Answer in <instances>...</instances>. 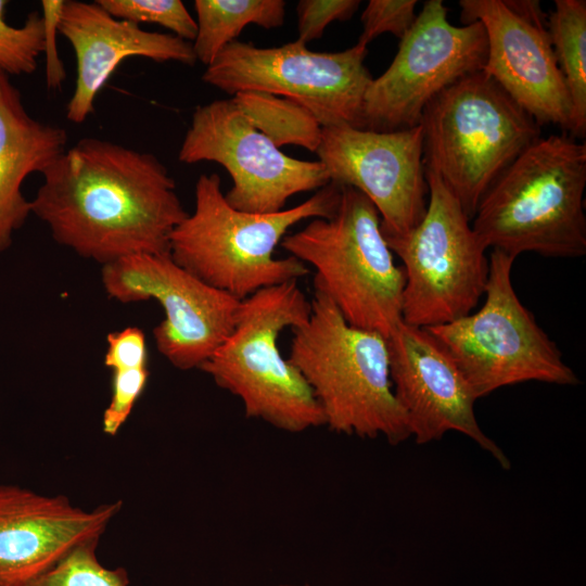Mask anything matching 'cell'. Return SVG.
Returning a JSON list of instances; mask_svg holds the SVG:
<instances>
[{"instance_id":"6da1fadb","label":"cell","mask_w":586,"mask_h":586,"mask_svg":"<svg viewBox=\"0 0 586 586\" xmlns=\"http://www.w3.org/2000/svg\"><path fill=\"white\" fill-rule=\"evenodd\" d=\"M31 214L52 238L102 266L138 254H169L188 213L166 166L152 153L84 138L42 173Z\"/></svg>"},{"instance_id":"7a4b0ae2","label":"cell","mask_w":586,"mask_h":586,"mask_svg":"<svg viewBox=\"0 0 586 586\" xmlns=\"http://www.w3.org/2000/svg\"><path fill=\"white\" fill-rule=\"evenodd\" d=\"M341 186L333 182L301 204L271 214L235 209L221 191L217 174L195 183L194 209L173 230L171 259L204 283L240 301L259 290L298 280L308 267L293 256L273 252L286 232L305 219L331 217Z\"/></svg>"},{"instance_id":"3957f363","label":"cell","mask_w":586,"mask_h":586,"mask_svg":"<svg viewBox=\"0 0 586 586\" xmlns=\"http://www.w3.org/2000/svg\"><path fill=\"white\" fill-rule=\"evenodd\" d=\"M586 144L562 132L539 138L493 182L472 228L486 249L517 258L586 255Z\"/></svg>"},{"instance_id":"277c9868","label":"cell","mask_w":586,"mask_h":586,"mask_svg":"<svg viewBox=\"0 0 586 586\" xmlns=\"http://www.w3.org/2000/svg\"><path fill=\"white\" fill-rule=\"evenodd\" d=\"M306 322L292 329L289 361L318 400L324 425L337 434L411 438L390 373L387 340L351 326L332 301L315 290Z\"/></svg>"},{"instance_id":"5b68a950","label":"cell","mask_w":586,"mask_h":586,"mask_svg":"<svg viewBox=\"0 0 586 586\" xmlns=\"http://www.w3.org/2000/svg\"><path fill=\"white\" fill-rule=\"evenodd\" d=\"M423 164L472 220L493 182L534 141L540 126L493 78L477 71L424 107Z\"/></svg>"},{"instance_id":"8992f818","label":"cell","mask_w":586,"mask_h":586,"mask_svg":"<svg viewBox=\"0 0 586 586\" xmlns=\"http://www.w3.org/2000/svg\"><path fill=\"white\" fill-rule=\"evenodd\" d=\"M310 309L297 280L257 291L241 301L232 332L200 370L238 397L247 418L289 433L323 426L310 386L278 344L281 332L306 322Z\"/></svg>"},{"instance_id":"52a82bcc","label":"cell","mask_w":586,"mask_h":586,"mask_svg":"<svg viewBox=\"0 0 586 586\" xmlns=\"http://www.w3.org/2000/svg\"><path fill=\"white\" fill-rule=\"evenodd\" d=\"M280 245L313 266L315 290L351 326L387 339L403 321L404 270L383 237L377 208L357 189L343 186L331 217L310 219Z\"/></svg>"},{"instance_id":"ba28073f","label":"cell","mask_w":586,"mask_h":586,"mask_svg":"<svg viewBox=\"0 0 586 586\" xmlns=\"http://www.w3.org/2000/svg\"><path fill=\"white\" fill-rule=\"evenodd\" d=\"M479 310L426 329L455 360L476 399L509 385L581 381L557 344L519 300L511 279L515 257L493 250Z\"/></svg>"},{"instance_id":"9c48e42d","label":"cell","mask_w":586,"mask_h":586,"mask_svg":"<svg viewBox=\"0 0 586 586\" xmlns=\"http://www.w3.org/2000/svg\"><path fill=\"white\" fill-rule=\"evenodd\" d=\"M422 220L405 234H383L405 275L402 319L431 328L473 311L485 293L489 258L471 219L440 178L425 170Z\"/></svg>"},{"instance_id":"30bf717a","label":"cell","mask_w":586,"mask_h":586,"mask_svg":"<svg viewBox=\"0 0 586 586\" xmlns=\"http://www.w3.org/2000/svg\"><path fill=\"white\" fill-rule=\"evenodd\" d=\"M367 46L315 52L297 39L260 48L234 40L206 66L204 82L234 95L263 92L289 99L309 111L322 127H361L366 90L372 80Z\"/></svg>"},{"instance_id":"8fae6325","label":"cell","mask_w":586,"mask_h":586,"mask_svg":"<svg viewBox=\"0 0 586 586\" xmlns=\"http://www.w3.org/2000/svg\"><path fill=\"white\" fill-rule=\"evenodd\" d=\"M486 50L480 22L454 26L442 0L424 2L399 39L390 66L369 84L360 128L387 132L418 126L434 97L463 76L482 71Z\"/></svg>"},{"instance_id":"7c38bea8","label":"cell","mask_w":586,"mask_h":586,"mask_svg":"<svg viewBox=\"0 0 586 586\" xmlns=\"http://www.w3.org/2000/svg\"><path fill=\"white\" fill-rule=\"evenodd\" d=\"M178 160L184 164L215 162L225 167L232 180L225 198L232 207L247 213L280 212L291 196L330 183L319 161L284 154L232 98L195 107Z\"/></svg>"},{"instance_id":"4fadbf2b","label":"cell","mask_w":586,"mask_h":586,"mask_svg":"<svg viewBox=\"0 0 586 586\" xmlns=\"http://www.w3.org/2000/svg\"><path fill=\"white\" fill-rule=\"evenodd\" d=\"M106 294L120 303L155 300L158 353L179 370L200 369L232 332L241 301L177 265L169 254L131 255L102 266Z\"/></svg>"},{"instance_id":"5bb4252c","label":"cell","mask_w":586,"mask_h":586,"mask_svg":"<svg viewBox=\"0 0 586 586\" xmlns=\"http://www.w3.org/2000/svg\"><path fill=\"white\" fill-rule=\"evenodd\" d=\"M316 153L330 182L355 188L370 200L383 234H405L422 220L429 186L420 125L387 132L322 127Z\"/></svg>"},{"instance_id":"9a60e30c","label":"cell","mask_w":586,"mask_h":586,"mask_svg":"<svg viewBox=\"0 0 586 586\" xmlns=\"http://www.w3.org/2000/svg\"><path fill=\"white\" fill-rule=\"evenodd\" d=\"M386 340L394 394L415 442L425 445L455 431L508 469V457L480 426L477 399L444 346L426 329L404 321Z\"/></svg>"},{"instance_id":"2e32d148","label":"cell","mask_w":586,"mask_h":586,"mask_svg":"<svg viewBox=\"0 0 586 586\" xmlns=\"http://www.w3.org/2000/svg\"><path fill=\"white\" fill-rule=\"evenodd\" d=\"M123 507L91 510L63 495L0 485V586H26L79 545L99 540Z\"/></svg>"},{"instance_id":"e0dca14e","label":"cell","mask_w":586,"mask_h":586,"mask_svg":"<svg viewBox=\"0 0 586 586\" xmlns=\"http://www.w3.org/2000/svg\"><path fill=\"white\" fill-rule=\"evenodd\" d=\"M463 24L480 22L486 34L482 71L535 122L571 131L572 106L547 27L531 24L502 0H460Z\"/></svg>"},{"instance_id":"ac0fdd59","label":"cell","mask_w":586,"mask_h":586,"mask_svg":"<svg viewBox=\"0 0 586 586\" xmlns=\"http://www.w3.org/2000/svg\"><path fill=\"white\" fill-rule=\"evenodd\" d=\"M58 29L76 55V84L66 105V118L75 124L84 123L93 112L97 94L123 60L140 56L189 66L196 62L192 42L115 18L97 1L65 0Z\"/></svg>"},{"instance_id":"d6986e66","label":"cell","mask_w":586,"mask_h":586,"mask_svg":"<svg viewBox=\"0 0 586 586\" xmlns=\"http://www.w3.org/2000/svg\"><path fill=\"white\" fill-rule=\"evenodd\" d=\"M67 140L64 128L28 114L21 91L0 69V255L31 214L22 192L24 180L42 174L65 151Z\"/></svg>"},{"instance_id":"ffe728a7","label":"cell","mask_w":586,"mask_h":586,"mask_svg":"<svg viewBox=\"0 0 586 586\" xmlns=\"http://www.w3.org/2000/svg\"><path fill=\"white\" fill-rule=\"evenodd\" d=\"M285 7L283 0H195L198 31L192 48L196 61L208 66L250 24L266 29L282 26Z\"/></svg>"},{"instance_id":"44dd1931","label":"cell","mask_w":586,"mask_h":586,"mask_svg":"<svg viewBox=\"0 0 586 586\" xmlns=\"http://www.w3.org/2000/svg\"><path fill=\"white\" fill-rule=\"evenodd\" d=\"M547 31L571 100L570 136L586 133V1L556 0Z\"/></svg>"},{"instance_id":"7402d4cb","label":"cell","mask_w":586,"mask_h":586,"mask_svg":"<svg viewBox=\"0 0 586 586\" xmlns=\"http://www.w3.org/2000/svg\"><path fill=\"white\" fill-rule=\"evenodd\" d=\"M232 99L253 125L278 148L295 144L316 153L322 126L302 105L263 92H240Z\"/></svg>"},{"instance_id":"603a6c76","label":"cell","mask_w":586,"mask_h":586,"mask_svg":"<svg viewBox=\"0 0 586 586\" xmlns=\"http://www.w3.org/2000/svg\"><path fill=\"white\" fill-rule=\"evenodd\" d=\"M98 543L79 545L26 586H128L124 569H109L99 561Z\"/></svg>"},{"instance_id":"cb8c5ba5","label":"cell","mask_w":586,"mask_h":586,"mask_svg":"<svg viewBox=\"0 0 586 586\" xmlns=\"http://www.w3.org/2000/svg\"><path fill=\"white\" fill-rule=\"evenodd\" d=\"M8 1L0 0V69L11 75H29L37 67V59L44 50L42 15L29 13L22 26L5 20Z\"/></svg>"},{"instance_id":"d4e9b609","label":"cell","mask_w":586,"mask_h":586,"mask_svg":"<svg viewBox=\"0 0 586 586\" xmlns=\"http://www.w3.org/2000/svg\"><path fill=\"white\" fill-rule=\"evenodd\" d=\"M97 2L115 18L137 25L156 24L190 42L196 36V21L180 0H97Z\"/></svg>"},{"instance_id":"484cf974","label":"cell","mask_w":586,"mask_h":586,"mask_svg":"<svg viewBox=\"0 0 586 586\" xmlns=\"http://www.w3.org/2000/svg\"><path fill=\"white\" fill-rule=\"evenodd\" d=\"M417 3L416 0H370L360 17L362 30L357 42L368 46L386 33L402 39L417 17Z\"/></svg>"},{"instance_id":"4316f807","label":"cell","mask_w":586,"mask_h":586,"mask_svg":"<svg viewBox=\"0 0 586 586\" xmlns=\"http://www.w3.org/2000/svg\"><path fill=\"white\" fill-rule=\"evenodd\" d=\"M112 372V396L102 417V430L110 436L116 435L126 423L149 379L148 367Z\"/></svg>"},{"instance_id":"83f0119b","label":"cell","mask_w":586,"mask_h":586,"mask_svg":"<svg viewBox=\"0 0 586 586\" xmlns=\"http://www.w3.org/2000/svg\"><path fill=\"white\" fill-rule=\"evenodd\" d=\"M358 0H301L296 7L297 40L307 43L320 39L326 27L347 21L357 11Z\"/></svg>"},{"instance_id":"f1b7e54d","label":"cell","mask_w":586,"mask_h":586,"mask_svg":"<svg viewBox=\"0 0 586 586\" xmlns=\"http://www.w3.org/2000/svg\"><path fill=\"white\" fill-rule=\"evenodd\" d=\"M104 365L111 370L146 367L145 334L137 327L111 332L106 336Z\"/></svg>"},{"instance_id":"f546056e","label":"cell","mask_w":586,"mask_h":586,"mask_svg":"<svg viewBox=\"0 0 586 586\" xmlns=\"http://www.w3.org/2000/svg\"><path fill=\"white\" fill-rule=\"evenodd\" d=\"M64 0H42L44 23L46 82L49 89H60L66 73L56 50V33Z\"/></svg>"},{"instance_id":"4dcf8cb0","label":"cell","mask_w":586,"mask_h":586,"mask_svg":"<svg viewBox=\"0 0 586 586\" xmlns=\"http://www.w3.org/2000/svg\"><path fill=\"white\" fill-rule=\"evenodd\" d=\"M506 5L518 16L524 21L547 27L548 16L542 9L540 2L535 0H509L505 1Z\"/></svg>"},{"instance_id":"1f68e13d","label":"cell","mask_w":586,"mask_h":586,"mask_svg":"<svg viewBox=\"0 0 586 586\" xmlns=\"http://www.w3.org/2000/svg\"><path fill=\"white\" fill-rule=\"evenodd\" d=\"M278 586H310V585H293V584H281Z\"/></svg>"}]
</instances>
